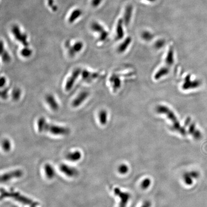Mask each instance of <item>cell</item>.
Returning <instances> with one entry per match:
<instances>
[{
	"label": "cell",
	"instance_id": "6da1fadb",
	"mask_svg": "<svg viewBox=\"0 0 207 207\" xmlns=\"http://www.w3.org/2000/svg\"><path fill=\"white\" fill-rule=\"evenodd\" d=\"M11 31L13 37L17 41L21 43L24 47H28L29 43L28 40V35L21 31L19 26L17 25L12 26Z\"/></svg>",
	"mask_w": 207,
	"mask_h": 207
},
{
	"label": "cell",
	"instance_id": "7a4b0ae2",
	"mask_svg": "<svg viewBox=\"0 0 207 207\" xmlns=\"http://www.w3.org/2000/svg\"><path fill=\"white\" fill-rule=\"evenodd\" d=\"M45 131H47L54 135H65L69 134L70 130L65 127L54 124H48L47 123Z\"/></svg>",
	"mask_w": 207,
	"mask_h": 207
},
{
	"label": "cell",
	"instance_id": "3957f363",
	"mask_svg": "<svg viewBox=\"0 0 207 207\" xmlns=\"http://www.w3.org/2000/svg\"><path fill=\"white\" fill-rule=\"evenodd\" d=\"M1 196L2 197H3V198L12 197L15 199L16 200L23 204L31 206H35L36 205V203L32 201V200H30L26 197H24V196L21 195L18 193H9L4 191L3 192H2Z\"/></svg>",
	"mask_w": 207,
	"mask_h": 207
},
{
	"label": "cell",
	"instance_id": "277c9868",
	"mask_svg": "<svg viewBox=\"0 0 207 207\" xmlns=\"http://www.w3.org/2000/svg\"><path fill=\"white\" fill-rule=\"evenodd\" d=\"M82 70L80 68L75 69L72 72V75L68 78L66 82L65 89L66 91H69L72 89L75 85L76 80L81 75Z\"/></svg>",
	"mask_w": 207,
	"mask_h": 207
},
{
	"label": "cell",
	"instance_id": "5b68a950",
	"mask_svg": "<svg viewBox=\"0 0 207 207\" xmlns=\"http://www.w3.org/2000/svg\"><path fill=\"white\" fill-rule=\"evenodd\" d=\"M91 28L93 31L99 34V39L100 41H105L108 37V32L106 30L103 26L97 22L92 23L91 25Z\"/></svg>",
	"mask_w": 207,
	"mask_h": 207
},
{
	"label": "cell",
	"instance_id": "8992f818",
	"mask_svg": "<svg viewBox=\"0 0 207 207\" xmlns=\"http://www.w3.org/2000/svg\"><path fill=\"white\" fill-rule=\"evenodd\" d=\"M66 47L68 49V54L70 57H73L75 54L79 53L82 50L83 48V43L81 41H77L75 43L73 46H71L69 42H66L65 44Z\"/></svg>",
	"mask_w": 207,
	"mask_h": 207
},
{
	"label": "cell",
	"instance_id": "52a82bcc",
	"mask_svg": "<svg viewBox=\"0 0 207 207\" xmlns=\"http://www.w3.org/2000/svg\"><path fill=\"white\" fill-rule=\"evenodd\" d=\"M114 193L120 198V202L118 207H126L127 203L130 198V194L121 191L120 188H118L114 189Z\"/></svg>",
	"mask_w": 207,
	"mask_h": 207
},
{
	"label": "cell",
	"instance_id": "ba28073f",
	"mask_svg": "<svg viewBox=\"0 0 207 207\" xmlns=\"http://www.w3.org/2000/svg\"><path fill=\"white\" fill-rule=\"evenodd\" d=\"M23 172L20 170H16L3 174L1 177V181L2 182H5L13 178H19L23 175Z\"/></svg>",
	"mask_w": 207,
	"mask_h": 207
},
{
	"label": "cell",
	"instance_id": "9c48e42d",
	"mask_svg": "<svg viewBox=\"0 0 207 207\" xmlns=\"http://www.w3.org/2000/svg\"><path fill=\"white\" fill-rule=\"evenodd\" d=\"M88 96L89 93L87 91L81 92L72 102V105L73 107L74 108L79 107L87 98Z\"/></svg>",
	"mask_w": 207,
	"mask_h": 207
},
{
	"label": "cell",
	"instance_id": "30bf717a",
	"mask_svg": "<svg viewBox=\"0 0 207 207\" xmlns=\"http://www.w3.org/2000/svg\"><path fill=\"white\" fill-rule=\"evenodd\" d=\"M45 101L50 108L53 111H57L59 109V105L55 97L52 94H48L45 96Z\"/></svg>",
	"mask_w": 207,
	"mask_h": 207
},
{
	"label": "cell",
	"instance_id": "8fae6325",
	"mask_svg": "<svg viewBox=\"0 0 207 207\" xmlns=\"http://www.w3.org/2000/svg\"><path fill=\"white\" fill-rule=\"evenodd\" d=\"M60 170L65 174L67 177H73L76 175L77 174V171L73 168L68 166L65 164H62L60 165Z\"/></svg>",
	"mask_w": 207,
	"mask_h": 207
},
{
	"label": "cell",
	"instance_id": "7c38bea8",
	"mask_svg": "<svg viewBox=\"0 0 207 207\" xmlns=\"http://www.w3.org/2000/svg\"><path fill=\"white\" fill-rule=\"evenodd\" d=\"M81 76L83 80L89 83L97 78L98 77V74L96 73H92L89 71L83 70H82Z\"/></svg>",
	"mask_w": 207,
	"mask_h": 207
},
{
	"label": "cell",
	"instance_id": "4fadbf2b",
	"mask_svg": "<svg viewBox=\"0 0 207 207\" xmlns=\"http://www.w3.org/2000/svg\"><path fill=\"white\" fill-rule=\"evenodd\" d=\"M1 57L3 61L5 63H7L10 62L11 60V58L10 55L8 52L7 50L5 49V46L3 41H1Z\"/></svg>",
	"mask_w": 207,
	"mask_h": 207
},
{
	"label": "cell",
	"instance_id": "5bb4252c",
	"mask_svg": "<svg viewBox=\"0 0 207 207\" xmlns=\"http://www.w3.org/2000/svg\"><path fill=\"white\" fill-rule=\"evenodd\" d=\"M82 15V11L81 9H75L72 11L70 15L68 18V22L70 23H73L77 19H78Z\"/></svg>",
	"mask_w": 207,
	"mask_h": 207
},
{
	"label": "cell",
	"instance_id": "9a60e30c",
	"mask_svg": "<svg viewBox=\"0 0 207 207\" xmlns=\"http://www.w3.org/2000/svg\"><path fill=\"white\" fill-rule=\"evenodd\" d=\"M81 157H82L81 153L78 151L70 153L66 156V158L68 160L72 161V162H76V161L80 160Z\"/></svg>",
	"mask_w": 207,
	"mask_h": 207
},
{
	"label": "cell",
	"instance_id": "2e32d148",
	"mask_svg": "<svg viewBox=\"0 0 207 207\" xmlns=\"http://www.w3.org/2000/svg\"><path fill=\"white\" fill-rule=\"evenodd\" d=\"M44 170L46 177L49 179H52L55 175V172L51 165L46 164L44 166Z\"/></svg>",
	"mask_w": 207,
	"mask_h": 207
},
{
	"label": "cell",
	"instance_id": "e0dca14e",
	"mask_svg": "<svg viewBox=\"0 0 207 207\" xmlns=\"http://www.w3.org/2000/svg\"><path fill=\"white\" fill-rule=\"evenodd\" d=\"M189 133L193 136L194 139L197 140H200L202 137L201 132L198 130H196L195 126L194 124H192L190 126L189 128Z\"/></svg>",
	"mask_w": 207,
	"mask_h": 207
},
{
	"label": "cell",
	"instance_id": "ac0fdd59",
	"mask_svg": "<svg viewBox=\"0 0 207 207\" xmlns=\"http://www.w3.org/2000/svg\"><path fill=\"white\" fill-rule=\"evenodd\" d=\"M47 122L45 118L44 117H40L38 120V130L40 132L45 131L46 126L47 125Z\"/></svg>",
	"mask_w": 207,
	"mask_h": 207
},
{
	"label": "cell",
	"instance_id": "d6986e66",
	"mask_svg": "<svg viewBox=\"0 0 207 207\" xmlns=\"http://www.w3.org/2000/svg\"><path fill=\"white\" fill-rule=\"evenodd\" d=\"M132 12V7L131 5H128L127 6L125 12L124 14V21L125 23L128 24L130 22V19L131 18V15Z\"/></svg>",
	"mask_w": 207,
	"mask_h": 207
},
{
	"label": "cell",
	"instance_id": "ffe728a7",
	"mask_svg": "<svg viewBox=\"0 0 207 207\" xmlns=\"http://www.w3.org/2000/svg\"><path fill=\"white\" fill-rule=\"evenodd\" d=\"M21 94H22V92L21 89L19 88H15L12 91V98L13 100L15 101L19 100L21 96Z\"/></svg>",
	"mask_w": 207,
	"mask_h": 207
},
{
	"label": "cell",
	"instance_id": "44dd1931",
	"mask_svg": "<svg viewBox=\"0 0 207 207\" xmlns=\"http://www.w3.org/2000/svg\"><path fill=\"white\" fill-rule=\"evenodd\" d=\"M99 121L101 124L105 125L107 122V113L105 110H101L98 114Z\"/></svg>",
	"mask_w": 207,
	"mask_h": 207
},
{
	"label": "cell",
	"instance_id": "7402d4cb",
	"mask_svg": "<svg viewBox=\"0 0 207 207\" xmlns=\"http://www.w3.org/2000/svg\"><path fill=\"white\" fill-rule=\"evenodd\" d=\"M20 53L21 55L24 58H28L32 55V50L28 47H25L21 50Z\"/></svg>",
	"mask_w": 207,
	"mask_h": 207
},
{
	"label": "cell",
	"instance_id": "603a6c76",
	"mask_svg": "<svg viewBox=\"0 0 207 207\" xmlns=\"http://www.w3.org/2000/svg\"><path fill=\"white\" fill-rule=\"evenodd\" d=\"M193 178L190 176L188 172L185 173L183 175V180L185 184L187 185H192L193 182Z\"/></svg>",
	"mask_w": 207,
	"mask_h": 207
},
{
	"label": "cell",
	"instance_id": "cb8c5ba5",
	"mask_svg": "<svg viewBox=\"0 0 207 207\" xmlns=\"http://www.w3.org/2000/svg\"><path fill=\"white\" fill-rule=\"evenodd\" d=\"M122 24V20H120L118 21L117 28V36H118V38L122 37L123 36V30Z\"/></svg>",
	"mask_w": 207,
	"mask_h": 207
},
{
	"label": "cell",
	"instance_id": "d4e9b609",
	"mask_svg": "<svg viewBox=\"0 0 207 207\" xmlns=\"http://www.w3.org/2000/svg\"><path fill=\"white\" fill-rule=\"evenodd\" d=\"M128 168L127 165L124 164L121 165L119 166L118 168V171L120 174L122 175H124V174L127 173V172H128Z\"/></svg>",
	"mask_w": 207,
	"mask_h": 207
},
{
	"label": "cell",
	"instance_id": "484cf974",
	"mask_svg": "<svg viewBox=\"0 0 207 207\" xmlns=\"http://www.w3.org/2000/svg\"><path fill=\"white\" fill-rule=\"evenodd\" d=\"M2 146H3V148L4 149V150L6 152L10 150L11 146L10 142L8 140L6 139L3 140V144H2Z\"/></svg>",
	"mask_w": 207,
	"mask_h": 207
},
{
	"label": "cell",
	"instance_id": "4316f807",
	"mask_svg": "<svg viewBox=\"0 0 207 207\" xmlns=\"http://www.w3.org/2000/svg\"><path fill=\"white\" fill-rule=\"evenodd\" d=\"M151 180L149 178L145 179L142 182L141 184V187L143 190H146L149 188L151 185Z\"/></svg>",
	"mask_w": 207,
	"mask_h": 207
},
{
	"label": "cell",
	"instance_id": "83f0119b",
	"mask_svg": "<svg viewBox=\"0 0 207 207\" xmlns=\"http://www.w3.org/2000/svg\"><path fill=\"white\" fill-rule=\"evenodd\" d=\"M48 5L53 11H56L57 10V7L55 5L54 0H47Z\"/></svg>",
	"mask_w": 207,
	"mask_h": 207
},
{
	"label": "cell",
	"instance_id": "f1b7e54d",
	"mask_svg": "<svg viewBox=\"0 0 207 207\" xmlns=\"http://www.w3.org/2000/svg\"><path fill=\"white\" fill-rule=\"evenodd\" d=\"M190 175L193 179H197L200 177V173L196 171H192L188 172Z\"/></svg>",
	"mask_w": 207,
	"mask_h": 207
},
{
	"label": "cell",
	"instance_id": "f546056e",
	"mask_svg": "<svg viewBox=\"0 0 207 207\" xmlns=\"http://www.w3.org/2000/svg\"><path fill=\"white\" fill-rule=\"evenodd\" d=\"M102 0H92L91 1V5L93 7H96L99 6L102 3Z\"/></svg>",
	"mask_w": 207,
	"mask_h": 207
},
{
	"label": "cell",
	"instance_id": "4dcf8cb0",
	"mask_svg": "<svg viewBox=\"0 0 207 207\" xmlns=\"http://www.w3.org/2000/svg\"><path fill=\"white\" fill-rule=\"evenodd\" d=\"M8 90L7 89H3V90L1 91V97L3 99H6L8 96Z\"/></svg>",
	"mask_w": 207,
	"mask_h": 207
},
{
	"label": "cell",
	"instance_id": "1f68e13d",
	"mask_svg": "<svg viewBox=\"0 0 207 207\" xmlns=\"http://www.w3.org/2000/svg\"><path fill=\"white\" fill-rule=\"evenodd\" d=\"M6 83V79L4 76H2L1 78V88L5 86Z\"/></svg>",
	"mask_w": 207,
	"mask_h": 207
},
{
	"label": "cell",
	"instance_id": "d6a6232c",
	"mask_svg": "<svg viewBox=\"0 0 207 207\" xmlns=\"http://www.w3.org/2000/svg\"><path fill=\"white\" fill-rule=\"evenodd\" d=\"M151 203L149 201H146L145 202L143 203V204L142 207H151Z\"/></svg>",
	"mask_w": 207,
	"mask_h": 207
},
{
	"label": "cell",
	"instance_id": "836d02e7",
	"mask_svg": "<svg viewBox=\"0 0 207 207\" xmlns=\"http://www.w3.org/2000/svg\"><path fill=\"white\" fill-rule=\"evenodd\" d=\"M146 1H149V2H154L156 1V0H146Z\"/></svg>",
	"mask_w": 207,
	"mask_h": 207
}]
</instances>
